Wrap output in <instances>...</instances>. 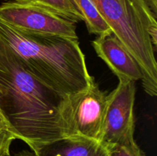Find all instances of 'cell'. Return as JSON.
<instances>
[{
  "label": "cell",
  "mask_w": 157,
  "mask_h": 156,
  "mask_svg": "<svg viewBox=\"0 0 157 156\" xmlns=\"http://www.w3.org/2000/svg\"><path fill=\"white\" fill-rule=\"evenodd\" d=\"M0 113L8 131L32 150L71 136V97L35 77L1 41Z\"/></svg>",
  "instance_id": "1"
},
{
  "label": "cell",
  "mask_w": 157,
  "mask_h": 156,
  "mask_svg": "<svg viewBox=\"0 0 157 156\" xmlns=\"http://www.w3.org/2000/svg\"><path fill=\"white\" fill-rule=\"evenodd\" d=\"M0 41L35 77L69 97L87 90L94 80L78 40L24 32L0 17Z\"/></svg>",
  "instance_id": "2"
},
{
  "label": "cell",
  "mask_w": 157,
  "mask_h": 156,
  "mask_svg": "<svg viewBox=\"0 0 157 156\" xmlns=\"http://www.w3.org/2000/svg\"><path fill=\"white\" fill-rule=\"evenodd\" d=\"M111 32L135 58L147 94H157V23L146 0H90Z\"/></svg>",
  "instance_id": "3"
},
{
  "label": "cell",
  "mask_w": 157,
  "mask_h": 156,
  "mask_svg": "<svg viewBox=\"0 0 157 156\" xmlns=\"http://www.w3.org/2000/svg\"><path fill=\"white\" fill-rule=\"evenodd\" d=\"M0 17L24 32L78 40L76 22L33 0L2 3Z\"/></svg>",
  "instance_id": "4"
},
{
  "label": "cell",
  "mask_w": 157,
  "mask_h": 156,
  "mask_svg": "<svg viewBox=\"0 0 157 156\" xmlns=\"http://www.w3.org/2000/svg\"><path fill=\"white\" fill-rule=\"evenodd\" d=\"M135 82L128 80H119L117 87L107 95L101 140L106 148L135 142Z\"/></svg>",
  "instance_id": "5"
},
{
  "label": "cell",
  "mask_w": 157,
  "mask_h": 156,
  "mask_svg": "<svg viewBox=\"0 0 157 156\" xmlns=\"http://www.w3.org/2000/svg\"><path fill=\"white\" fill-rule=\"evenodd\" d=\"M107 95L94 80L84 91L71 96V136H81L101 142Z\"/></svg>",
  "instance_id": "6"
},
{
  "label": "cell",
  "mask_w": 157,
  "mask_h": 156,
  "mask_svg": "<svg viewBox=\"0 0 157 156\" xmlns=\"http://www.w3.org/2000/svg\"><path fill=\"white\" fill-rule=\"evenodd\" d=\"M92 45L118 79L142 80L144 74L139 63L113 33L99 35Z\"/></svg>",
  "instance_id": "7"
},
{
  "label": "cell",
  "mask_w": 157,
  "mask_h": 156,
  "mask_svg": "<svg viewBox=\"0 0 157 156\" xmlns=\"http://www.w3.org/2000/svg\"><path fill=\"white\" fill-rule=\"evenodd\" d=\"M36 156H110L101 142L81 136H69L32 150Z\"/></svg>",
  "instance_id": "8"
},
{
  "label": "cell",
  "mask_w": 157,
  "mask_h": 156,
  "mask_svg": "<svg viewBox=\"0 0 157 156\" xmlns=\"http://www.w3.org/2000/svg\"><path fill=\"white\" fill-rule=\"evenodd\" d=\"M84 18L89 33L97 35L112 33L111 29L105 22L90 0H71Z\"/></svg>",
  "instance_id": "9"
},
{
  "label": "cell",
  "mask_w": 157,
  "mask_h": 156,
  "mask_svg": "<svg viewBox=\"0 0 157 156\" xmlns=\"http://www.w3.org/2000/svg\"><path fill=\"white\" fill-rule=\"evenodd\" d=\"M35 2L57 12L75 22L84 21V18L71 0H33Z\"/></svg>",
  "instance_id": "10"
},
{
  "label": "cell",
  "mask_w": 157,
  "mask_h": 156,
  "mask_svg": "<svg viewBox=\"0 0 157 156\" xmlns=\"http://www.w3.org/2000/svg\"><path fill=\"white\" fill-rule=\"evenodd\" d=\"M110 156H145L136 142L107 148Z\"/></svg>",
  "instance_id": "11"
},
{
  "label": "cell",
  "mask_w": 157,
  "mask_h": 156,
  "mask_svg": "<svg viewBox=\"0 0 157 156\" xmlns=\"http://www.w3.org/2000/svg\"><path fill=\"white\" fill-rule=\"evenodd\" d=\"M15 139V136L8 130L0 131V156H6L10 152V146Z\"/></svg>",
  "instance_id": "12"
},
{
  "label": "cell",
  "mask_w": 157,
  "mask_h": 156,
  "mask_svg": "<svg viewBox=\"0 0 157 156\" xmlns=\"http://www.w3.org/2000/svg\"><path fill=\"white\" fill-rule=\"evenodd\" d=\"M6 156H36L35 153L33 151H29V150H23V151H20L18 152L13 153L11 154L10 152L8 153Z\"/></svg>",
  "instance_id": "13"
},
{
  "label": "cell",
  "mask_w": 157,
  "mask_h": 156,
  "mask_svg": "<svg viewBox=\"0 0 157 156\" xmlns=\"http://www.w3.org/2000/svg\"><path fill=\"white\" fill-rule=\"evenodd\" d=\"M150 7V10L152 11L153 14L156 16V11H157V0H146Z\"/></svg>",
  "instance_id": "14"
},
{
  "label": "cell",
  "mask_w": 157,
  "mask_h": 156,
  "mask_svg": "<svg viewBox=\"0 0 157 156\" xmlns=\"http://www.w3.org/2000/svg\"><path fill=\"white\" fill-rule=\"evenodd\" d=\"M2 130H8V126L4 118L0 113V131H2Z\"/></svg>",
  "instance_id": "15"
}]
</instances>
